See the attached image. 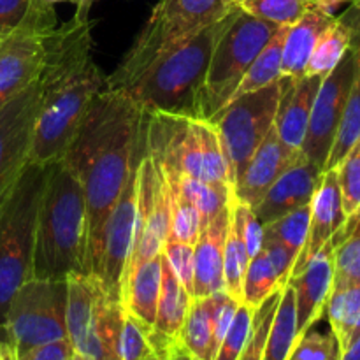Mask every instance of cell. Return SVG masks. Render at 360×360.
<instances>
[{
	"label": "cell",
	"instance_id": "cell-1",
	"mask_svg": "<svg viewBox=\"0 0 360 360\" xmlns=\"http://www.w3.org/2000/svg\"><path fill=\"white\" fill-rule=\"evenodd\" d=\"M144 115L125 91L97 95L62 160L79 179L86 202L88 274L97 273L102 231L144 150Z\"/></svg>",
	"mask_w": 360,
	"mask_h": 360
},
{
	"label": "cell",
	"instance_id": "cell-2",
	"mask_svg": "<svg viewBox=\"0 0 360 360\" xmlns=\"http://www.w3.org/2000/svg\"><path fill=\"white\" fill-rule=\"evenodd\" d=\"M91 27L90 16L74 13L67 23L44 34L41 101L28 164L48 167L62 160L90 105L108 88V76L91 53Z\"/></svg>",
	"mask_w": 360,
	"mask_h": 360
},
{
	"label": "cell",
	"instance_id": "cell-3",
	"mask_svg": "<svg viewBox=\"0 0 360 360\" xmlns=\"http://www.w3.org/2000/svg\"><path fill=\"white\" fill-rule=\"evenodd\" d=\"M86 202L79 179L63 160L48 165L35 229L32 278L67 280L88 274Z\"/></svg>",
	"mask_w": 360,
	"mask_h": 360
},
{
	"label": "cell",
	"instance_id": "cell-4",
	"mask_svg": "<svg viewBox=\"0 0 360 360\" xmlns=\"http://www.w3.org/2000/svg\"><path fill=\"white\" fill-rule=\"evenodd\" d=\"M227 18L155 62L132 86L127 88L125 94L144 112H169L210 120L206 111L207 67Z\"/></svg>",
	"mask_w": 360,
	"mask_h": 360
},
{
	"label": "cell",
	"instance_id": "cell-5",
	"mask_svg": "<svg viewBox=\"0 0 360 360\" xmlns=\"http://www.w3.org/2000/svg\"><path fill=\"white\" fill-rule=\"evenodd\" d=\"M144 115V150L165 178H193L234 188L220 134L211 120L169 112Z\"/></svg>",
	"mask_w": 360,
	"mask_h": 360
},
{
	"label": "cell",
	"instance_id": "cell-6",
	"mask_svg": "<svg viewBox=\"0 0 360 360\" xmlns=\"http://www.w3.org/2000/svg\"><path fill=\"white\" fill-rule=\"evenodd\" d=\"M234 0H160L143 30L108 76L109 90L125 91L155 62L236 9Z\"/></svg>",
	"mask_w": 360,
	"mask_h": 360
},
{
	"label": "cell",
	"instance_id": "cell-7",
	"mask_svg": "<svg viewBox=\"0 0 360 360\" xmlns=\"http://www.w3.org/2000/svg\"><path fill=\"white\" fill-rule=\"evenodd\" d=\"M48 167L27 164L0 206V333L14 292L32 278L35 229ZM6 340V338H4Z\"/></svg>",
	"mask_w": 360,
	"mask_h": 360
},
{
	"label": "cell",
	"instance_id": "cell-8",
	"mask_svg": "<svg viewBox=\"0 0 360 360\" xmlns=\"http://www.w3.org/2000/svg\"><path fill=\"white\" fill-rule=\"evenodd\" d=\"M67 290V336L74 354L86 360H122L123 302L109 297L95 274H72Z\"/></svg>",
	"mask_w": 360,
	"mask_h": 360
},
{
	"label": "cell",
	"instance_id": "cell-9",
	"mask_svg": "<svg viewBox=\"0 0 360 360\" xmlns=\"http://www.w3.org/2000/svg\"><path fill=\"white\" fill-rule=\"evenodd\" d=\"M278 25L259 20L236 7L217 39L206 76V111L213 118L229 104L239 81L278 32Z\"/></svg>",
	"mask_w": 360,
	"mask_h": 360
},
{
	"label": "cell",
	"instance_id": "cell-10",
	"mask_svg": "<svg viewBox=\"0 0 360 360\" xmlns=\"http://www.w3.org/2000/svg\"><path fill=\"white\" fill-rule=\"evenodd\" d=\"M67 280L30 278L9 302L4 338L14 352L69 340L67 336Z\"/></svg>",
	"mask_w": 360,
	"mask_h": 360
},
{
	"label": "cell",
	"instance_id": "cell-11",
	"mask_svg": "<svg viewBox=\"0 0 360 360\" xmlns=\"http://www.w3.org/2000/svg\"><path fill=\"white\" fill-rule=\"evenodd\" d=\"M281 86L280 79L262 90L232 98L211 118L220 134L234 183L273 129Z\"/></svg>",
	"mask_w": 360,
	"mask_h": 360
},
{
	"label": "cell",
	"instance_id": "cell-12",
	"mask_svg": "<svg viewBox=\"0 0 360 360\" xmlns=\"http://www.w3.org/2000/svg\"><path fill=\"white\" fill-rule=\"evenodd\" d=\"M359 49L352 46L340 63L320 83L309 116L302 155L323 171L333 148L348 95L359 69Z\"/></svg>",
	"mask_w": 360,
	"mask_h": 360
},
{
	"label": "cell",
	"instance_id": "cell-13",
	"mask_svg": "<svg viewBox=\"0 0 360 360\" xmlns=\"http://www.w3.org/2000/svg\"><path fill=\"white\" fill-rule=\"evenodd\" d=\"M137 165L139 162L132 169L122 195L118 197L111 213L105 218L104 231H102L101 260L95 273V276L101 278L109 297L120 302H123V276L132 253L134 231H136Z\"/></svg>",
	"mask_w": 360,
	"mask_h": 360
},
{
	"label": "cell",
	"instance_id": "cell-14",
	"mask_svg": "<svg viewBox=\"0 0 360 360\" xmlns=\"http://www.w3.org/2000/svg\"><path fill=\"white\" fill-rule=\"evenodd\" d=\"M39 101L41 86L37 79L0 109V206L28 164Z\"/></svg>",
	"mask_w": 360,
	"mask_h": 360
},
{
	"label": "cell",
	"instance_id": "cell-15",
	"mask_svg": "<svg viewBox=\"0 0 360 360\" xmlns=\"http://www.w3.org/2000/svg\"><path fill=\"white\" fill-rule=\"evenodd\" d=\"M48 34V32H46ZM44 34L16 28L0 42V109L39 79L44 65Z\"/></svg>",
	"mask_w": 360,
	"mask_h": 360
},
{
	"label": "cell",
	"instance_id": "cell-16",
	"mask_svg": "<svg viewBox=\"0 0 360 360\" xmlns=\"http://www.w3.org/2000/svg\"><path fill=\"white\" fill-rule=\"evenodd\" d=\"M334 243L329 241L309 259L301 273L288 280L295 294L299 340L326 313L334 287Z\"/></svg>",
	"mask_w": 360,
	"mask_h": 360
},
{
	"label": "cell",
	"instance_id": "cell-17",
	"mask_svg": "<svg viewBox=\"0 0 360 360\" xmlns=\"http://www.w3.org/2000/svg\"><path fill=\"white\" fill-rule=\"evenodd\" d=\"M301 157L302 153H295L281 143L273 125V129L267 132L260 146L252 155L245 171L236 179L232 188L234 199L255 210L271 185Z\"/></svg>",
	"mask_w": 360,
	"mask_h": 360
},
{
	"label": "cell",
	"instance_id": "cell-18",
	"mask_svg": "<svg viewBox=\"0 0 360 360\" xmlns=\"http://www.w3.org/2000/svg\"><path fill=\"white\" fill-rule=\"evenodd\" d=\"M311 213H309V231L306 238L304 246L297 255L294 267H292L290 278L301 273L306 264L309 262L315 253L320 252L322 246L333 241L334 236L341 231V227L347 221V214L343 211V202H341L340 183H338V171L329 169L322 172L319 188L313 195Z\"/></svg>",
	"mask_w": 360,
	"mask_h": 360
},
{
	"label": "cell",
	"instance_id": "cell-19",
	"mask_svg": "<svg viewBox=\"0 0 360 360\" xmlns=\"http://www.w3.org/2000/svg\"><path fill=\"white\" fill-rule=\"evenodd\" d=\"M322 169L308 160L302 155L295 164H292L276 181L271 185L266 195L255 206L257 220L264 225L276 221L297 207L311 204L313 195L319 188Z\"/></svg>",
	"mask_w": 360,
	"mask_h": 360
},
{
	"label": "cell",
	"instance_id": "cell-20",
	"mask_svg": "<svg viewBox=\"0 0 360 360\" xmlns=\"http://www.w3.org/2000/svg\"><path fill=\"white\" fill-rule=\"evenodd\" d=\"M322 79V76L281 77L283 86L274 116V129L281 143L295 153H302L313 102Z\"/></svg>",
	"mask_w": 360,
	"mask_h": 360
},
{
	"label": "cell",
	"instance_id": "cell-21",
	"mask_svg": "<svg viewBox=\"0 0 360 360\" xmlns=\"http://www.w3.org/2000/svg\"><path fill=\"white\" fill-rule=\"evenodd\" d=\"M232 200V199H231ZM231 220V204L221 210L206 227L193 245V292L192 299L210 297L225 290L224 253L225 239Z\"/></svg>",
	"mask_w": 360,
	"mask_h": 360
},
{
	"label": "cell",
	"instance_id": "cell-22",
	"mask_svg": "<svg viewBox=\"0 0 360 360\" xmlns=\"http://www.w3.org/2000/svg\"><path fill=\"white\" fill-rule=\"evenodd\" d=\"M338 14L313 7L301 20L288 25L283 39V55H281V76L283 77H302L306 65L315 49L316 41L327 27L336 20Z\"/></svg>",
	"mask_w": 360,
	"mask_h": 360
},
{
	"label": "cell",
	"instance_id": "cell-23",
	"mask_svg": "<svg viewBox=\"0 0 360 360\" xmlns=\"http://www.w3.org/2000/svg\"><path fill=\"white\" fill-rule=\"evenodd\" d=\"M162 285V253L141 264L123 285V308L153 327Z\"/></svg>",
	"mask_w": 360,
	"mask_h": 360
},
{
	"label": "cell",
	"instance_id": "cell-24",
	"mask_svg": "<svg viewBox=\"0 0 360 360\" xmlns=\"http://www.w3.org/2000/svg\"><path fill=\"white\" fill-rule=\"evenodd\" d=\"M192 295L188 294L181 281L176 278L165 257L162 255V285L160 297H158L157 316H155L153 329L164 334L165 338L179 341V333L188 315Z\"/></svg>",
	"mask_w": 360,
	"mask_h": 360
},
{
	"label": "cell",
	"instance_id": "cell-25",
	"mask_svg": "<svg viewBox=\"0 0 360 360\" xmlns=\"http://www.w3.org/2000/svg\"><path fill=\"white\" fill-rule=\"evenodd\" d=\"M297 341L295 294L292 285L287 283L281 290L280 304H278L274 319L271 322L262 360H290Z\"/></svg>",
	"mask_w": 360,
	"mask_h": 360
},
{
	"label": "cell",
	"instance_id": "cell-26",
	"mask_svg": "<svg viewBox=\"0 0 360 360\" xmlns=\"http://www.w3.org/2000/svg\"><path fill=\"white\" fill-rule=\"evenodd\" d=\"M179 343L193 360H214L217 357L213 343L211 297L192 299L188 315L179 333Z\"/></svg>",
	"mask_w": 360,
	"mask_h": 360
},
{
	"label": "cell",
	"instance_id": "cell-27",
	"mask_svg": "<svg viewBox=\"0 0 360 360\" xmlns=\"http://www.w3.org/2000/svg\"><path fill=\"white\" fill-rule=\"evenodd\" d=\"M326 311L330 322V333L336 338L341 354L357 333L360 320V285L333 287Z\"/></svg>",
	"mask_w": 360,
	"mask_h": 360
},
{
	"label": "cell",
	"instance_id": "cell-28",
	"mask_svg": "<svg viewBox=\"0 0 360 360\" xmlns=\"http://www.w3.org/2000/svg\"><path fill=\"white\" fill-rule=\"evenodd\" d=\"M250 260L252 259H250L248 248H246L241 217H239V211L236 210L234 193H232L231 220H229V232L227 239H225L224 253V280L225 292L238 301L243 299V280H245Z\"/></svg>",
	"mask_w": 360,
	"mask_h": 360
},
{
	"label": "cell",
	"instance_id": "cell-29",
	"mask_svg": "<svg viewBox=\"0 0 360 360\" xmlns=\"http://www.w3.org/2000/svg\"><path fill=\"white\" fill-rule=\"evenodd\" d=\"M285 30H287V27L278 28V32L267 42L266 48L257 55V58L253 60L252 65L248 67L245 76L239 81L231 101L243 97V95L253 94L257 90H262V88L269 86V84L276 83L283 77L281 76V55H283Z\"/></svg>",
	"mask_w": 360,
	"mask_h": 360
},
{
	"label": "cell",
	"instance_id": "cell-30",
	"mask_svg": "<svg viewBox=\"0 0 360 360\" xmlns=\"http://www.w3.org/2000/svg\"><path fill=\"white\" fill-rule=\"evenodd\" d=\"M352 48V30L340 16L323 30L306 65L304 76L326 77Z\"/></svg>",
	"mask_w": 360,
	"mask_h": 360
},
{
	"label": "cell",
	"instance_id": "cell-31",
	"mask_svg": "<svg viewBox=\"0 0 360 360\" xmlns=\"http://www.w3.org/2000/svg\"><path fill=\"white\" fill-rule=\"evenodd\" d=\"M334 169L338 171L341 202H343V211L347 214L345 225L333 238L334 248H336L348 238L352 227L360 218V141Z\"/></svg>",
	"mask_w": 360,
	"mask_h": 360
},
{
	"label": "cell",
	"instance_id": "cell-32",
	"mask_svg": "<svg viewBox=\"0 0 360 360\" xmlns=\"http://www.w3.org/2000/svg\"><path fill=\"white\" fill-rule=\"evenodd\" d=\"M167 183L169 186L179 190L183 195H186L195 204V207L199 210L202 227H206L221 210H225L231 204L232 188L229 185H224V183L200 181V179L193 178L167 179Z\"/></svg>",
	"mask_w": 360,
	"mask_h": 360
},
{
	"label": "cell",
	"instance_id": "cell-33",
	"mask_svg": "<svg viewBox=\"0 0 360 360\" xmlns=\"http://www.w3.org/2000/svg\"><path fill=\"white\" fill-rule=\"evenodd\" d=\"M359 141H360V60H359L357 74H355L354 86H352L350 95H348L347 105H345L343 116H341L340 127H338L336 137H334L333 148H330V153L329 157H327L323 171H329V169L338 167V164L347 157L348 151H350Z\"/></svg>",
	"mask_w": 360,
	"mask_h": 360
},
{
	"label": "cell",
	"instance_id": "cell-34",
	"mask_svg": "<svg viewBox=\"0 0 360 360\" xmlns=\"http://www.w3.org/2000/svg\"><path fill=\"white\" fill-rule=\"evenodd\" d=\"M285 283L281 281L276 267L269 260L267 253L260 250L246 267L245 280H243V304L257 309L271 294L283 288Z\"/></svg>",
	"mask_w": 360,
	"mask_h": 360
},
{
	"label": "cell",
	"instance_id": "cell-35",
	"mask_svg": "<svg viewBox=\"0 0 360 360\" xmlns=\"http://www.w3.org/2000/svg\"><path fill=\"white\" fill-rule=\"evenodd\" d=\"M234 2L245 13L278 27H288L301 20L313 7H322L319 0H234Z\"/></svg>",
	"mask_w": 360,
	"mask_h": 360
},
{
	"label": "cell",
	"instance_id": "cell-36",
	"mask_svg": "<svg viewBox=\"0 0 360 360\" xmlns=\"http://www.w3.org/2000/svg\"><path fill=\"white\" fill-rule=\"evenodd\" d=\"M153 327L144 323L130 311H123V326L120 334V359L122 360H157V350L151 341Z\"/></svg>",
	"mask_w": 360,
	"mask_h": 360
},
{
	"label": "cell",
	"instance_id": "cell-37",
	"mask_svg": "<svg viewBox=\"0 0 360 360\" xmlns=\"http://www.w3.org/2000/svg\"><path fill=\"white\" fill-rule=\"evenodd\" d=\"M309 213H311V207L308 204V206L297 207L285 217L278 218L273 224L264 225V239L283 243L288 248L297 252L299 255L302 246H304L306 238H308Z\"/></svg>",
	"mask_w": 360,
	"mask_h": 360
},
{
	"label": "cell",
	"instance_id": "cell-38",
	"mask_svg": "<svg viewBox=\"0 0 360 360\" xmlns=\"http://www.w3.org/2000/svg\"><path fill=\"white\" fill-rule=\"evenodd\" d=\"M171 188V236L174 241L195 245L200 236V214L195 204L179 190Z\"/></svg>",
	"mask_w": 360,
	"mask_h": 360
},
{
	"label": "cell",
	"instance_id": "cell-39",
	"mask_svg": "<svg viewBox=\"0 0 360 360\" xmlns=\"http://www.w3.org/2000/svg\"><path fill=\"white\" fill-rule=\"evenodd\" d=\"M253 316H255V309L241 302L238 311H236L231 327H229L227 334H225L224 341H221L220 348H218L214 360H238L239 359L241 352L245 350V345L246 341H248L250 334H252Z\"/></svg>",
	"mask_w": 360,
	"mask_h": 360
},
{
	"label": "cell",
	"instance_id": "cell-40",
	"mask_svg": "<svg viewBox=\"0 0 360 360\" xmlns=\"http://www.w3.org/2000/svg\"><path fill=\"white\" fill-rule=\"evenodd\" d=\"M60 2H70L76 6V14L79 16H90V9L97 0H30V7L27 11V16L21 21V25L32 28L35 32L53 30L56 27L55 6Z\"/></svg>",
	"mask_w": 360,
	"mask_h": 360
},
{
	"label": "cell",
	"instance_id": "cell-41",
	"mask_svg": "<svg viewBox=\"0 0 360 360\" xmlns=\"http://www.w3.org/2000/svg\"><path fill=\"white\" fill-rule=\"evenodd\" d=\"M360 285V234L350 236L334 250V287Z\"/></svg>",
	"mask_w": 360,
	"mask_h": 360
},
{
	"label": "cell",
	"instance_id": "cell-42",
	"mask_svg": "<svg viewBox=\"0 0 360 360\" xmlns=\"http://www.w3.org/2000/svg\"><path fill=\"white\" fill-rule=\"evenodd\" d=\"M338 355L340 348L333 333L320 334L308 330L295 345L290 360H334Z\"/></svg>",
	"mask_w": 360,
	"mask_h": 360
},
{
	"label": "cell",
	"instance_id": "cell-43",
	"mask_svg": "<svg viewBox=\"0 0 360 360\" xmlns=\"http://www.w3.org/2000/svg\"><path fill=\"white\" fill-rule=\"evenodd\" d=\"M162 255L165 257L171 269L174 271L176 278L181 281L183 287L192 295L193 267H195V264H193V246L186 245V243L174 241V239L169 238L167 243L164 245V250H162Z\"/></svg>",
	"mask_w": 360,
	"mask_h": 360
},
{
	"label": "cell",
	"instance_id": "cell-44",
	"mask_svg": "<svg viewBox=\"0 0 360 360\" xmlns=\"http://www.w3.org/2000/svg\"><path fill=\"white\" fill-rule=\"evenodd\" d=\"M211 297V313H213V343L214 352H218L232 320H234L236 311H238L241 301L229 295L227 292L221 290L217 294L210 295Z\"/></svg>",
	"mask_w": 360,
	"mask_h": 360
},
{
	"label": "cell",
	"instance_id": "cell-45",
	"mask_svg": "<svg viewBox=\"0 0 360 360\" xmlns=\"http://www.w3.org/2000/svg\"><path fill=\"white\" fill-rule=\"evenodd\" d=\"M72 355L74 348L69 340L39 345V347L25 352H14V359L16 360H72Z\"/></svg>",
	"mask_w": 360,
	"mask_h": 360
},
{
	"label": "cell",
	"instance_id": "cell-46",
	"mask_svg": "<svg viewBox=\"0 0 360 360\" xmlns=\"http://www.w3.org/2000/svg\"><path fill=\"white\" fill-rule=\"evenodd\" d=\"M262 250L267 253V257H269V260L273 262V266L276 267L281 281L287 285L288 280H290L292 267H294L295 260H297V252L288 248L283 243L273 241V239H264Z\"/></svg>",
	"mask_w": 360,
	"mask_h": 360
},
{
	"label": "cell",
	"instance_id": "cell-47",
	"mask_svg": "<svg viewBox=\"0 0 360 360\" xmlns=\"http://www.w3.org/2000/svg\"><path fill=\"white\" fill-rule=\"evenodd\" d=\"M30 0H0V37L16 30L27 16Z\"/></svg>",
	"mask_w": 360,
	"mask_h": 360
},
{
	"label": "cell",
	"instance_id": "cell-48",
	"mask_svg": "<svg viewBox=\"0 0 360 360\" xmlns=\"http://www.w3.org/2000/svg\"><path fill=\"white\" fill-rule=\"evenodd\" d=\"M340 18L350 27L352 46H355L360 53V0H352L348 4L347 11L343 14H340Z\"/></svg>",
	"mask_w": 360,
	"mask_h": 360
},
{
	"label": "cell",
	"instance_id": "cell-49",
	"mask_svg": "<svg viewBox=\"0 0 360 360\" xmlns=\"http://www.w3.org/2000/svg\"><path fill=\"white\" fill-rule=\"evenodd\" d=\"M338 360H360V333L350 341L347 348L340 354Z\"/></svg>",
	"mask_w": 360,
	"mask_h": 360
},
{
	"label": "cell",
	"instance_id": "cell-50",
	"mask_svg": "<svg viewBox=\"0 0 360 360\" xmlns=\"http://www.w3.org/2000/svg\"><path fill=\"white\" fill-rule=\"evenodd\" d=\"M320 2V6L323 7V9H327V11H330V13H334V11L336 9H340L341 6H343V4H350L352 0H319ZM336 14V13H334Z\"/></svg>",
	"mask_w": 360,
	"mask_h": 360
},
{
	"label": "cell",
	"instance_id": "cell-51",
	"mask_svg": "<svg viewBox=\"0 0 360 360\" xmlns=\"http://www.w3.org/2000/svg\"><path fill=\"white\" fill-rule=\"evenodd\" d=\"M0 360H9V345L0 341Z\"/></svg>",
	"mask_w": 360,
	"mask_h": 360
},
{
	"label": "cell",
	"instance_id": "cell-52",
	"mask_svg": "<svg viewBox=\"0 0 360 360\" xmlns=\"http://www.w3.org/2000/svg\"><path fill=\"white\" fill-rule=\"evenodd\" d=\"M171 360H193L192 357H190V355L188 354H186V352L185 350H179L178 352V354H176L174 355V357H172Z\"/></svg>",
	"mask_w": 360,
	"mask_h": 360
},
{
	"label": "cell",
	"instance_id": "cell-53",
	"mask_svg": "<svg viewBox=\"0 0 360 360\" xmlns=\"http://www.w3.org/2000/svg\"><path fill=\"white\" fill-rule=\"evenodd\" d=\"M355 234H360V218H359L357 221H355L354 227H352V231H350V234H348V238H350V236H355Z\"/></svg>",
	"mask_w": 360,
	"mask_h": 360
},
{
	"label": "cell",
	"instance_id": "cell-54",
	"mask_svg": "<svg viewBox=\"0 0 360 360\" xmlns=\"http://www.w3.org/2000/svg\"><path fill=\"white\" fill-rule=\"evenodd\" d=\"M6 343H7V341H6ZM7 345H9V343H7ZM9 360H16V359H14V350H13V347H11V345H9Z\"/></svg>",
	"mask_w": 360,
	"mask_h": 360
},
{
	"label": "cell",
	"instance_id": "cell-55",
	"mask_svg": "<svg viewBox=\"0 0 360 360\" xmlns=\"http://www.w3.org/2000/svg\"><path fill=\"white\" fill-rule=\"evenodd\" d=\"M72 360H86V359L81 357V355H77V354H74V355H72Z\"/></svg>",
	"mask_w": 360,
	"mask_h": 360
},
{
	"label": "cell",
	"instance_id": "cell-56",
	"mask_svg": "<svg viewBox=\"0 0 360 360\" xmlns=\"http://www.w3.org/2000/svg\"><path fill=\"white\" fill-rule=\"evenodd\" d=\"M157 360H169V359H157Z\"/></svg>",
	"mask_w": 360,
	"mask_h": 360
},
{
	"label": "cell",
	"instance_id": "cell-57",
	"mask_svg": "<svg viewBox=\"0 0 360 360\" xmlns=\"http://www.w3.org/2000/svg\"><path fill=\"white\" fill-rule=\"evenodd\" d=\"M338 359H340V355H338V357H336V359H334V360H338Z\"/></svg>",
	"mask_w": 360,
	"mask_h": 360
},
{
	"label": "cell",
	"instance_id": "cell-58",
	"mask_svg": "<svg viewBox=\"0 0 360 360\" xmlns=\"http://www.w3.org/2000/svg\"><path fill=\"white\" fill-rule=\"evenodd\" d=\"M2 39H4V37H0V42H2Z\"/></svg>",
	"mask_w": 360,
	"mask_h": 360
}]
</instances>
